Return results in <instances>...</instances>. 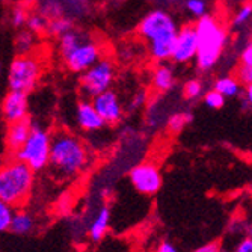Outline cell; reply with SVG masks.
Segmentation results:
<instances>
[{"label":"cell","instance_id":"cb8c5ba5","mask_svg":"<svg viewBox=\"0 0 252 252\" xmlns=\"http://www.w3.org/2000/svg\"><path fill=\"white\" fill-rule=\"evenodd\" d=\"M47 25H49L47 18L42 17L39 12H32V14L28 15L25 26L33 35H41V33H45V31H47Z\"/></svg>","mask_w":252,"mask_h":252},{"label":"cell","instance_id":"603a6c76","mask_svg":"<svg viewBox=\"0 0 252 252\" xmlns=\"http://www.w3.org/2000/svg\"><path fill=\"white\" fill-rule=\"evenodd\" d=\"M204 95V83L199 79H189L183 85V97L188 101H196Z\"/></svg>","mask_w":252,"mask_h":252},{"label":"cell","instance_id":"ba28073f","mask_svg":"<svg viewBox=\"0 0 252 252\" xmlns=\"http://www.w3.org/2000/svg\"><path fill=\"white\" fill-rule=\"evenodd\" d=\"M62 58H63L66 68L71 73L82 74L89 66H93L97 61L103 58V52H101L100 44L95 39L85 35V38L76 45V47Z\"/></svg>","mask_w":252,"mask_h":252},{"label":"cell","instance_id":"7402d4cb","mask_svg":"<svg viewBox=\"0 0 252 252\" xmlns=\"http://www.w3.org/2000/svg\"><path fill=\"white\" fill-rule=\"evenodd\" d=\"M74 28V21L68 17H58V18H52L49 20V25H47V31L45 33H49L52 36H62L63 33H66L68 31H71Z\"/></svg>","mask_w":252,"mask_h":252},{"label":"cell","instance_id":"d6986e66","mask_svg":"<svg viewBox=\"0 0 252 252\" xmlns=\"http://www.w3.org/2000/svg\"><path fill=\"white\" fill-rule=\"evenodd\" d=\"M193 121V113L189 110H181V112H175L169 117V120L166 121V127L172 134H178L180 131L185 130L190 123Z\"/></svg>","mask_w":252,"mask_h":252},{"label":"cell","instance_id":"8d00e7d4","mask_svg":"<svg viewBox=\"0 0 252 252\" xmlns=\"http://www.w3.org/2000/svg\"><path fill=\"white\" fill-rule=\"evenodd\" d=\"M25 2H28V3H31V2H35V0H25Z\"/></svg>","mask_w":252,"mask_h":252},{"label":"cell","instance_id":"e575fe53","mask_svg":"<svg viewBox=\"0 0 252 252\" xmlns=\"http://www.w3.org/2000/svg\"><path fill=\"white\" fill-rule=\"evenodd\" d=\"M234 252H252V239H251V236L243 237L239 242V245H237Z\"/></svg>","mask_w":252,"mask_h":252},{"label":"cell","instance_id":"836d02e7","mask_svg":"<svg viewBox=\"0 0 252 252\" xmlns=\"http://www.w3.org/2000/svg\"><path fill=\"white\" fill-rule=\"evenodd\" d=\"M193 252H220V243L219 242H209L205 245L198 246Z\"/></svg>","mask_w":252,"mask_h":252},{"label":"cell","instance_id":"6da1fadb","mask_svg":"<svg viewBox=\"0 0 252 252\" xmlns=\"http://www.w3.org/2000/svg\"><path fill=\"white\" fill-rule=\"evenodd\" d=\"M91 163L88 145L74 133L58 130L52 134L49 166L59 180H74L83 174Z\"/></svg>","mask_w":252,"mask_h":252},{"label":"cell","instance_id":"4dcf8cb0","mask_svg":"<svg viewBox=\"0 0 252 252\" xmlns=\"http://www.w3.org/2000/svg\"><path fill=\"white\" fill-rule=\"evenodd\" d=\"M239 62H240V65L252 66V44H251V41H248V42L245 44V47L240 50Z\"/></svg>","mask_w":252,"mask_h":252},{"label":"cell","instance_id":"f1b7e54d","mask_svg":"<svg viewBox=\"0 0 252 252\" xmlns=\"http://www.w3.org/2000/svg\"><path fill=\"white\" fill-rule=\"evenodd\" d=\"M29 11L25 5H18L12 9L11 12V25L17 29L23 28L26 25V20H28Z\"/></svg>","mask_w":252,"mask_h":252},{"label":"cell","instance_id":"4316f807","mask_svg":"<svg viewBox=\"0 0 252 252\" xmlns=\"http://www.w3.org/2000/svg\"><path fill=\"white\" fill-rule=\"evenodd\" d=\"M202 97H204V104L207 106V107H210V109H215V110L222 109L225 106V101H226V98L222 94H219L218 91H215V89L204 93Z\"/></svg>","mask_w":252,"mask_h":252},{"label":"cell","instance_id":"d6a6232c","mask_svg":"<svg viewBox=\"0 0 252 252\" xmlns=\"http://www.w3.org/2000/svg\"><path fill=\"white\" fill-rule=\"evenodd\" d=\"M240 95H242V107L245 110H249L252 106V85L243 86Z\"/></svg>","mask_w":252,"mask_h":252},{"label":"cell","instance_id":"44dd1931","mask_svg":"<svg viewBox=\"0 0 252 252\" xmlns=\"http://www.w3.org/2000/svg\"><path fill=\"white\" fill-rule=\"evenodd\" d=\"M83 38H85V33L77 31L76 28H73L71 31H68L62 36H59L58 39H59V52H61V55L65 56L68 52H71Z\"/></svg>","mask_w":252,"mask_h":252},{"label":"cell","instance_id":"30bf717a","mask_svg":"<svg viewBox=\"0 0 252 252\" xmlns=\"http://www.w3.org/2000/svg\"><path fill=\"white\" fill-rule=\"evenodd\" d=\"M198 49V39L193 25H185L178 28L174 50L171 59L177 63H189L195 59Z\"/></svg>","mask_w":252,"mask_h":252},{"label":"cell","instance_id":"5bb4252c","mask_svg":"<svg viewBox=\"0 0 252 252\" xmlns=\"http://www.w3.org/2000/svg\"><path fill=\"white\" fill-rule=\"evenodd\" d=\"M32 128V121L31 118H23L20 121L11 123L6 131V145L11 153H15L23 144L26 142L28 136Z\"/></svg>","mask_w":252,"mask_h":252},{"label":"cell","instance_id":"d4e9b609","mask_svg":"<svg viewBox=\"0 0 252 252\" xmlns=\"http://www.w3.org/2000/svg\"><path fill=\"white\" fill-rule=\"evenodd\" d=\"M251 17H252V5L249 2H246L234 12L233 20H231V26L233 28H245L251 21Z\"/></svg>","mask_w":252,"mask_h":252},{"label":"cell","instance_id":"4fadbf2b","mask_svg":"<svg viewBox=\"0 0 252 252\" xmlns=\"http://www.w3.org/2000/svg\"><path fill=\"white\" fill-rule=\"evenodd\" d=\"M76 123L80 130L86 133H95L100 131L106 124L101 117L94 109L93 103L89 100H82L76 106Z\"/></svg>","mask_w":252,"mask_h":252},{"label":"cell","instance_id":"ac0fdd59","mask_svg":"<svg viewBox=\"0 0 252 252\" xmlns=\"http://www.w3.org/2000/svg\"><path fill=\"white\" fill-rule=\"evenodd\" d=\"M213 89L222 94L225 98H236L242 94L243 85L234 76H222L215 80Z\"/></svg>","mask_w":252,"mask_h":252},{"label":"cell","instance_id":"7a4b0ae2","mask_svg":"<svg viewBox=\"0 0 252 252\" xmlns=\"http://www.w3.org/2000/svg\"><path fill=\"white\" fill-rule=\"evenodd\" d=\"M142 39L148 42V53L153 61L165 63L171 59L178 25L172 14L165 9H153L144 15L137 26Z\"/></svg>","mask_w":252,"mask_h":252},{"label":"cell","instance_id":"3957f363","mask_svg":"<svg viewBox=\"0 0 252 252\" xmlns=\"http://www.w3.org/2000/svg\"><path fill=\"white\" fill-rule=\"evenodd\" d=\"M195 26L198 49L196 66L201 71H210L220 61L228 44V31L223 23L215 15H204L198 18Z\"/></svg>","mask_w":252,"mask_h":252},{"label":"cell","instance_id":"83f0119b","mask_svg":"<svg viewBox=\"0 0 252 252\" xmlns=\"http://www.w3.org/2000/svg\"><path fill=\"white\" fill-rule=\"evenodd\" d=\"M12 213H14V209L11 207V205H8L6 202H3L2 199H0V234L9 231V223H11Z\"/></svg>","mask_w":252,"mask_h":252},{"label":"cell","instance_id":"8fae6325","mask_svg":"<svg viewBox=\"0 0 252 252\" xmlns=\"http://www.w3.org/2000/svg\"><path fill=\"white\" fill-rule=\"evenodd\" d=\"M91 103H93L94 109L97 110V113L107 126L120 123L124 115L123 103L113 89H107L104 93L93 97L91 98Z\"/></svg>","mask_w":252,"mask_h":252},{"label":"cell","instance_id":"f546056e","mask_svg":"<svg viewBox=\"0 0 252 252\" xmlns=\"http://www.w3.org/2000/svg\"><path fill=\"white\" fill-rule=\"evenodd\" d=\"M237 80L243 86L252 85V66L239 65V68H237Z\"/></svg>","mask_w":252,"mask_h":252},{"label":"cell","instance_id":"e0dca14e","mask_svg":"<svg viewBox=\"0 0 252 252\" xmlns=\"http://www.w3.org/2000/svg\"><path fill=\"white\" fill-rule=\"evenodd\" d=\"M35 230V218L26 210H17L12 213L9 231L17 236H28Z\"/></svg>","mask_w":252,"mask_h":252},{"label":"cell","instance_id":"9c48e42d","mask_svg":"<svg viewBox=\"0 0 252 252\" xmlns=\"http://www.w3.org/2000/svg\"><path fill=\"white\" fill-rule=\"evenodd\" d=\"M130 183L134 190L145 196H154L163 186V175L160 168L154 163L145 162L136 165L130 174Z\"/></svg>","mask_w":252,"mask_h":252},{"label":"cell","instance_id":"2e32d148","mask_svg":"<svg viewBox=\"0 0 252 252\" xmlns=\"http://www.w3.org/2000/svg\"><path fill=\"white\" fill-rule=\"evenodd\" d=\"M109 225H110V209L103 205V207L98 209L97 215L94 216L93 222L89 225V230H88L89 239L93 242H100L106 236Z\"/></svg>","mask_w":252,"mask_h":252},{"label":"cell","instance_id":"8992f818","mask_svg":"<svg viewBox=\"0 0 252 252\" xmlns=\"http://www.w3.org/2000/svg\"><path fill=\"white\" fill-rule=\"evenodd\" d=\"M42 76V63L35 55H18L8 68L9 91L29 94Z\"/></svg>","mask_w":252,"mask_h":252},{"label":"cell","instance_id":"484cf974","mask_svg":"<svg viewBox=\"0 0 252 252\" xmlns=\"http://www.w3.org/2000/svg\"><path fill=\"white\" fill-rule=\"evenodd\" d=\"M185 8L195 18H201L209 14V5L205 0H186Z\"/></svg>","mask_w":252,"mask_h":252},{"label":"cell","instance_id":"7c38bea8","mask_svg":"<svg viewBox=\"0 0 252 252\" xmlns=\"http://www.w3.org/2000/svg\"><path fill=\"white\" fill-rule=\"evenodd\" d=\"M2 115L8 124L28 118L29 115V97L25 93L9 91L2 101Z\"/></svg>","mask_w":252,"mask_h":252},{"label":"cell","instance_id":"ffe728a7","mask_svg":"<svg viewBox=\"0 0 252 252\" xmlns=\"http://www.w3.org/2000/svg\"><path fill=\"white\" fill-rule=\"evenodd\" d=\"M35 44H36V35H33L28 29L20 31L14 39V47L18 55H31Z\"/></svg>","mask_w":252,"mask_h":252},{"label":"cell","instance_id":"52a82bcc","mask_svg":"<svg viewBox=\"0 0 252 252\" xmlns=\"http://www.w3.org/2000/svg\"><path fill=\"white\" fill-rule=\"evenodd\" d=\"M115 63L109 58H101L93 66L80 74V91L88 98H93L107 89L115 82Z\"/></svg>","mask_w":252,"mask_h":252},{"label":"cell","instance_id":"9a60e30c","mask_svg":"<svg viewBox=\"0 0 252 252\" xmlns=\"http://www.w3.org/2000/svg\"><path fill=\"white\" fill-rule=\"evenodd\" d=\"M177 79L172 66L166 63H158L151 74V86L160 94H166L175 88Z\"/></svg>","mask_w":252,"mask_h":252},{"label":"cell","instance_id":"277c9868","mask_svg":"<svg viewBox=\"0 0 252 252\" xmlns=\"http://www.w3.org/2000/svg\"><path fill=\"white\" fill-rule=\"evenodd\" d=\"M35 172L20 160L0 165V199L12 209L21 207L32 195Z\"/></svg>","mask_w":252,"mask_h":252},{"label":"cell","instance_id":"5b68a950","mask_svg":"<svg viewBox=\"0 0 252 252\" xmlns=\"http://www.w3.org/2000/svg\"><path fill=\"white\" fill-rule=\"evenodd\" d=\"M50 142L52 133L41 124L32 123V128L26 142L14 153V156L17 160L28 165L33 172L44 171L49 166Z\"/></svg>","mask_w":252,"mask_h":252},{"label":"cell","instance_id":"d590c367","mask_svg":"<svg viewBox=\"0 0 252 252\" xmlns=\"http://www.w3.org/2000/svg\"><path fill=\"white\" fill-rule=\"evenodd\" d=\"M156 252H178V249H177V246L172 242L165 240V242H162L157 246Z\"/></svg>","mask_w":252,"mask_h":252},{"label":"cell","instance_id":"1f68e13d","mask_svg":"<svg viewBox=\"0 0 252 252\" xmlns=\"http://www.w3.org/2000/svg\"><path fill=\"white\" fill-rule=\"evenodd\" d=\"M147 100H148V94L147 91H139L137 94H134L131 103H130V109H139V107H144L147 104Z\"/></svg>","mask_w":252,"mask_h":252}]
</instances>
